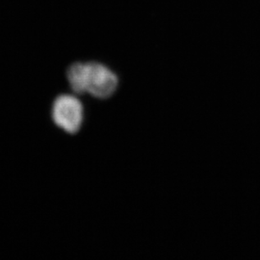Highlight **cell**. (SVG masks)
Listing matches in <instances>:
<instances>
[{"label":"cell","instance_id":"1","mask_svg":"<svg viewBox=\"0 0 260 260\" xmlns=\"http://www.w3.org/2000/svg\"><path fill=\"white\" fill-rule=\"evenodd\" d=\"M67 79L74 93H88L100 100L111 97L119 86L117 75L97 61L74 62L67 69Z\"/></svg>","mask_w":260,"mask_h":260},{"label":"cell","instance_id":"2","mask_svg":"<svg viewBox=\"0 0 260 260\" xmlns=\"http://www.w3.org/2000/svg\"><path fill=\"white\" fill-rule=\"evenodd\" d=\"M52 117L55 125L69 134H76L84 120L81 101L71 94H61L52 104Z\"/></svg>","mask_w":260,"mask_h":260}]
</instances>
